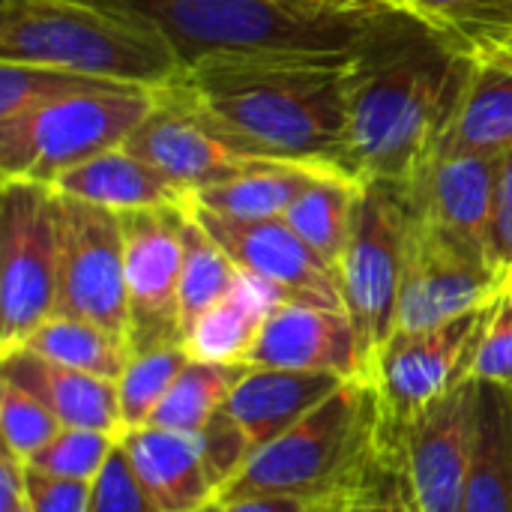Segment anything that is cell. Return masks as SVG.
Masks as SVG:
<instances>
[{
  "label": "cell",
  "instance_id": "cell-1",
  "mask_svg": "<svg viewBox=\"0 0 512 512\" xmlns=\"http://www.w3.org/2000/svg\"><path fill=\"white\" fill-rule=\"evenodd\" d=\"M360 54L216 57L189 66L183 84L252 156L348 177L351 75Z\"/></svg>",
  "mask_w": 512,
  "mask_h": 512
},
{
  "label": "cell",
  "instance_id": "cell-2",
  "mask_svg": "<svg viewBox=\"0 0 512 512\" xmlns=\"http://www.w3.org/2000/svg\"><path fill=\"white\" fill-rule=\"evenodd\" d=\"M471 57L426 21L375 42L354 63L345 171L405 183L453 120Z\"/></svg>",
  "mask_w": 512,
  "mask_h": 512
},
{
  "label": "cell",
  "instance_id": "cell-3",
  "mask_svg": "<svg viewBox=\"0 0 512 512\" xmlns=\"http://www.w3.org/2000/svg\"><path fill=\"white\" fill-rule=\"evenodd\" d=\"M159 30L183 66L216 57L348 54L411 27L387 0H84Z\"/></svg>",
  "mask_w": 512,
  "mask_h": 512
},
{
  "label": "cell",
  "instance_id": "cell-4",
  "mask_svg": "<svg viewBox=\"0 0 512 512\" xmlns=\"http://www.w3.org/2000/svg\"><path fill=\"white\" fill-rule=\"evenodd\" d=\"M0 60L162 90L186 75L171 42L84 0H0Z\"/></svg>",
  "mask_w": 512,
  "mask_h": 512
},
{
  "label": "cell",
  "instance_id": "cell-5",
  "mask_svg": "<svg viewBox=\"0 0 512 512\" xmlns=\"http://www.w3.org/2000/svg\"><path fill=\"white\" fill-rule=\"evenodd\" d=\"M378 426L375 390L363 381H345L300 423L261 447L216 498L222 504L243 498L333 501L360 468Z\"/></svg>",
  "mask_w": 512,
  "mask_h": 512
},
{
  "label": "cell",
  "instance_id": "cell-6",
  "mask_svg": "<svg viewBox=\"0 0 512 512\" xmlns=\"http://www.w3.org/2000/svg\"><path fill=\"white\" fill-rule=\"evenodd\" d=\"M156 90L75 93L30 114L0 117L3 180L54 183L60 174L117 150L153 111Z\"/></svg>",
  "mask_w": 512,
  "mask_h": 512
},
{
  "label": "cell",
  "instance_id": "cell-7",
  "mask_svg": "<svg viewBox=\"0 0 512 512\" xmlns=\"http://www.w3.org/2000/svg\"><path fill=\"white\" fill-rule=\"evenodd\" d=\"M411 219L414 213L402 183L369 180L360 186L351 234L336 264V276L345 315L360 339L363 384H369L381 351L396 333Z\"/></svg>",
  "mask_w": 512,
  "mask_h": 512
},
{
  "label": "cell",
  "instance_id": "cell-8",
  "mask_svg": "<svg viewBox=\"0 0 512 512\" xmlns=\"http://www.w3.org/2000/svg\"><path fill=\"white\" fill-rule=\"evenodd\" d=\"M60 228L57 192L36 180L0 186V354L24 339L57 309Z\"/></svg>",
  "mask_w": 512,
  "mask_h": 512
},
{
  "label": "cell",
  "instance_id": "cell-9",
  "mask_svg": "<svg viewBox=\"0 0 512 512\" xmlns=\"http://www.w3.org/2000/svg\"><path fill=\"white\" fill-rule=\"evenodd\" d=\"M57 228L60 267L54 315L90 321L126 345L129 297L120 213L57 192Z\"/></svg>",
  "mask_w": 512,
  "mask_h": 512
},
{
  "label": "cell",
  "instance_id": "cell-10",
  "mask_svg": "<svg viewBox=\"0 0 512 512\" xmlns=\"http://www.w3.org/2000/svg\"><path fill=\"white\" fill-rule=\"evenodd\" d=\"M495 300L429 330L393 333L369 378L384 423L399 429L414 414L471 381V363Z\"/></svg>",
  "mask_w": 512,
  "mask_h": 512
},
{
  "label": "cell",
  "instance_id": "cell-11",
  "mask_svg": "<svg viewBox=\"0 0 512 512\" xmlns=\"http://www.w3.org/2000/svg\"><path fill=\"white\" fill-rule=\"evenodd\" d=\"M498 294L501 273L483 249L426 219H411L396 333L438 327L492 303Z\"/></svg>",
  "mask_w": 512,
  "mask_h": 512
},
{
  "label": "cell",
  "instance_id": "cell-12",
  "mask_svg": "<svg viewBox=\"0 0 512 512\" xmlns=\"http://www.w3.org/2000/svg\"><path fill=\"white\" fill-rule=\"evenodd\" d=\"M189 207H147L120 213L126 240L129 357L183 345L180 273Z\"/></svg>",
  "mask_w": 512,
  "mask_h": 512
},
{
  "label": "cell",
  "instance_id": "cell-13",
  "mask_svg": "<svg viewBox=\"0 0 512 512\" xmlns=\"http://www.w3.org/2000/svg\"><path fill=\"white\" fill-rule=\"evenodd\" d=\"M132 156L159 168L165 177L198 192L204 186L231 180L261 162L252 156L183 84L156 90L153 111L123 144ZM279 162V159H276Z\"/></svg>",
  "mask_w": 512,
  "mask_h": 512
},
{
  "label": "cell",
  "instance_id": "cell-14",
  "mask_svg": "<svg viewBox=\"0 0 512 512\" xmlns=\"http://www.w3.org/2000/svg\"><path fill=\"white\" fill-rule=\"evenodd\" d=\"M192 213L201 228L228 252V258L249 276L264 279L282 291L291 303H309L324 309H342L339 276L291 225L279 219H231L210 213L192 201Z\"/></svg>",
  "mask_w": 512,
  "mask_h": 512
},
{
  "label": "cell",
  "instance_id": "cell-15",
  "mask_svg": "<svg viewBox=\"0 0 512 512\" xmlns=\"http://www.w3.org/2000/svg\"><path fill=\"white\" fill-rule=\"evenodd\" d=\"M399 432L417 512H462L474 453V381L414 414Z\"/></svg>",
  "mask_w": 512,
  "mask_h": 512
},
{
  "label": "cell",
  "instance_id": "cell-16",
  "mask_svg": "<svg viewBox=\"0 0 512 512\" xmlns=\"http://www.w3.org/2000/svg\"><path fill=\"white\" fill-rule=\"evenodd\" d=\"M246 366L324 372L345 381H363V354L351 318L342 309L309 303H282L249 348Z\"/></svg>",
  "mask_w": 512,
  "mask_h": 512
},
{
  "label": "cell",
  "instance_id": "cell-17",
  "mask_svg": "<svg viewBox=\"0 0 512 512\" xmlns=\"http://www.w3.org/2000/svg\"><path fill=\"white\" fill-rule=\"evenodd\" d=\"M498 162L471 153H429L402 183L411 213L486 252Z\"/></svg>",
  "mask_w": 512,
  "mask_h": 512
},
{
  "label": "cell",
  "instance_id": "cell-18",
  "mask_svg": "<svg viewBox=\"0 0 512 512\" xmlns=\"http://www.w3.org/2000/svg\"><path fill=\"white\" fill-rule=\"evenodd\" d=\"M345 378L324 372H288V369H258L246 366L243 378L234 384L225 411L240 426L252 456L300 423L324 399H330ZM249 456V459H252Z\"/></svg>",
  "mask_w": 512,
  "mask_h": 512
},
{
  "label": "cell",
  "instance_id": "cell-19",
  "mask_svg": "<svg viewBox=\"0 0 512 512\" xmlns=\"http://www.w3.org/2000/svg\"><path fill=\"white\" fill-rule=\"evenodd\" d=\"M0 381H9L39 399L69 429L123 435L114 381L51 363L27 348L0 354Z\"/></svg>",
  "mask_w": 512,
  "mask_h": 512
},
{
  "label": "cell",
  "instance_id": "cell-20",
  "mask_svg": "<svg viewBox=\"0 0 512 512\" xmlns=\"http://www.w3.org/2000/svg\"><path fill=\"white\" fill-rule=\"evenodd\" d=\"M120 447L138 483L162 512H198L216 498V483L195 435L141 426L123 432Z\"/></svg>",
  "mask_w": 512,
  "mask_h": 512
},
{
  "label": "cell",
  "instance_id": "cell-21",
  "mask_svg": "<svg viewBox=\"0 0 512 512\" xmlns=\"http://www.w3.org/2000/svg\"><path fill=\"white\" fill-rule=\"evenodd\" d=\"M51 189L87 204L108 207L114 213L147 210V207H189L195 201L192 189L165 177L159 168L147 165L144 159L132 156L123 147L108 150L60 174L51 183Z\"/></svg>",
  "mask_w": 512,
  "mask_h": 512
},
{
  "label": "cell",
  "instance_id": "cell-22",
  "mask_svg": "<svg viewBox=\"0 0 512 512\" xmlns=\"http://www.w3.org/2000/svg\"><path fill=\"white\" fill-rule=\"evenodd\" d=\"M438 153H471L501 159L512 150V72L471 60V72ZM432 150V153H435Z\"/></svg>",
  "mask_w": 512,
  "mask_h": 512
},
{
  "label": "cell",
  "instance_id": "cell-23",
  "mask_svg": "<svg viewBox=\"0 0 512 512\" xmlns=\"http://www.w3.org/2000/svg\"><path fill=\"white\" fill-rule=\"evenodd\" d=\"M291 303L282 291L240 270L237 285L219 300L210 312H204L183 339V348L192 360L204 363H243L249 348L255 345L264 321L282 306Z\"/></svg>",
  "mask_w": 512,
  "mask_h": 512
},
{
  "label": "cell",
  "instance_id": "cell-24",
  "mask_svg": "<svg viewBox=\"0 0 512 512\" xmlns=\"http://www.w3.org/2000/svg\"><path fill=\"white\" fill-rule=\"evenodd\" d=\"M462 512H512V390L474 381V453Z\"/></svg>",
  "mask_w": 512,
  "mask_h": 512
},
{
  "label": "cell",
  "instance_id": "cell-25",
  "mask_svg": "<svg viewBox=\"0 0 512 512\" xmlns=\"http://www.w3.org/2000/svg\"><path fill=\"white\" fill-rule=\"evenodd\" d=\"M327 174H339V171L270 159L231 180L198 189L195 204L231 219H279L318 177Z\"/></svg>",
  "mask_w": 512,
  "mask_h": 512
},
{
  "label": "cell",
  "instance_id": "cell-26",
  "mask_svg": "<svg viewBox=\"0 0 512 512\" xmlns=\"http://www.w3.org/2000/svg\"><path fill=\"white\" fill-rule=\"evenodd\" d=\"M21 348L33 351L51 363L69 366V369L114 381V384L120 381V375L126 372V363H129V348L120 339H114L111 333H105L102 327H96L90 321L69 318V315L45 318L24 339Z\"/></svg>",
  "mask_w": 512,
  "mask_h": 512
},
{
  "label": "cell",
  "instance_id": "cell-27",
  "mask_svg": "<svg viewBox=\"0 0 512 512\" xmlns=\"http://www.w3.org/2000/svg\"><path fill=\"white\" fill-rule=\"evenodd\" d=\"M246 363H204L189 360L168 396L159 402L147 426L198 435L210 426V420L225 408L234 384L243 378Z\"/></svg>",
  "mask_w": 512,
  "mask_h": 512
},
{
  "label": "cell",
  "instance_id": "cell-28",
  "mask_svg": "<svg viewBox=\"0 0 512 512\" xmlns=\"http://www.w3.org/2000/svg\"><path fill=\"white\" fill-rule=\"evenodd\" d=\"M360 186L363 183H357L345 174L318 177L285 213L288 225L333 267L339 264V258L345 252Z\"/></svg>",
  "mask_w": 512,
  "mask_h": 512
},
{
  "label": "cell",
  "instance_id": "cell-29",
  "mask_svg": "<svg viewBox=\"0 0 512 512\" xmlns=\"http://www.w3.org/2000/svg\"><path fill=\"white\" fill-rule=\"evenodd\" d=\"M240 267L228 258V252L201 228L192 207L183 225V273H180V321L183 339L192 324L210 312L228 291L237 285Z\"/></svg>",
  "mask_w": 512,
  "mask_h": 512
},
{
  "label": "cell",
  "instance_id": "cell-30",
  "mask_svg": "<svg viewBox=\"0 0 512 512\" xmlns=\"http://www.w3.org/2000/svg\"><path fill=\"white\" fill-rule=\"evenodd\" d=\"M129 84L90 78L78 72H63L51 66L36 63H12L0 60V117L30 114L45 105H54L75 93H93V90H123Z\"/></svg>",
  "mask_w": 512,
  "mask_h": 512
},
{
  "label": "cell",
  "instance_id": "cell-31",
  "mask_svg": "<svg viewBox=\"0 0 512 512\" xmlns=\"http://www.w3.org/2000/svg\"><path fill=\"white\" fill-rule=\"evenodd\" d=\"M189 360H192V354L183 345L156 348V351L129 357L126 372L117 381L123 432L141 429L150 423L153 411L168 396V390L174 387V381L180 378V372L186 369Z\"/></svg>",
  "mask_w": 512,
  "mask_h": 512
},
{
  "label": "cell",
  "instance_id": "cell-32",
  "mask_svg": "<svg viewBox=\"0 0 512 512\" xmlns=\"http://www.w3.org/2000/svg\"><path fill=\"white\" fill-rule=\"evenodd\" d=\"M117 435L108 432H93V429H69L63 426L57 432V438L51 444H45L30 462L27 468L51 474V477H66V480H81V483H93L108 456L117 447Z\"/></svg>",
  "mask_w": 512,
  "mask_h": 512
},
{
  "label": "cell",
  "instance_id": "cell-33",
  "mask_svg": "<svg viewBox=\"0 0 512 512\" xmlns=\"http://www.w3.org/2000/svg\"><path fill=\"white\" fill-rule=\"evenodd\" d=\"M63 423L21 387L0 381V432L3 450L30 462L45 444L57 438Z\"/></svg>",
  "mask_w": 512,
  "mask_h": 512
},
{
  "label": "cell",
  "instance_id": "cell-34",
  "mask_svg": "<svg viewBox=\"0 0 512 512\" xmlns=\"http://www.w3.org/2000/svg\"><path fill=\"white\" fill-rule=\"evenodd\" d=\"M87 512H162L138 483L120 441L114 453L108 456L102 474L93 480V495H90Z\"/></svg>",
  "mask_w": 512,
  "mask_h": 512
},
{
  "label": "cell",
  "instance_id": "cell-35",
  "mask_svg": "<svg viewBox=\"0 0 512 512\" xmlns=\"http://www.w3.org/2000/svg\"><path fill=\"white\" fill-rule=\"evenodd\" d=\"M471 381L512 390V297L507 294H498L495 300L492 318L471 363Z\"/></svg>",
  "mask_w": 512,
  "mask_h": 512
},
{
  "label": "cell",
  "instance_id": "cell-36",
  "mask_svg": "<svg viewBox=\"0 0 512 512\" xmlns=\"http://www.w3.org/2000/svg\"><path fill=\"white\" fill-rule=\"evenodd\" d=\"M195 441L201 447V456L207 462V471H210V477L216 483V495H219L243 471L252 450H249L240 426L228 417L225 408L210 420V426L204 432L195 435Z\"/></svg>",
  "mask_w": 512,
  "mask_h": 512
},
{
  "label": "cell",
  "instance_id": "cell-37",
  "mask_svg": "<svg viewBox=\"0 0 512 512\" xmlns=\"http://www.w3.org/2000/svg\"><path fill=\"white\" fill-rule=\"evenodd\" d=\"M393 6L411 12L441 33L512 15V0H393Z\"/></svg>",
  "mask_w": 512,
  "mask_h": 512
},
{
  "label": "cell",
  "instance_id": "cell-38",
  "mask_svg": "<svg viewBox=\"0 0 512 512\" xmlns=\"http://www.w3.org/2000/svg\"><path fill=\"white\" fill-rule=\"evenodd\" d=\"M93 483L51 477L27 468V510L30 512H87Z\"/></svg>",
  "mask_w": 512,
  "mask_h": 512
},
{
  "label": "cell",
  "instance_id": "cell-39",
  "mask_svg": "<svg viewBox=\"0 0 512 512\" xmlns=\"http://www.w3.org/2000/svg\"><path fill=\"white\" fill-rule=\"evenodd\" d=\"M486 252H489V261L498 273L512 264V150L507 156H501V162H498Z\"/></svg>",
  "mask_w": 512,
  "mask_h": 512
},
{
  "label": "cell",
  "instance_id": "cell-40",
  "mask_svg": "<svg viewBox=\"0 0 512 512\" xmlns=\"http://www.w3.org/2000/svg\"><path fill=\"white\" fill-rule=\"evenodd\" d=\"M27 504V462L3 450L0 456V512H18Z\"/></svg>",
  "mask_w": 512,
  "mask_h": 512
},
{
  "label": "cell",
  "instance_id": "cell-41",
  "mask_svg": "<svg viewBox=\"0 0 512 512\" xmlns=\"http://www.w3.org/2000/svg\"><path fill=\"white\" fill-rule=\"evenodd\" d=\"M333 501H303V498H243L225 504V512H330Z\"/></svg>",
  "mask_w": 512,
  "mask_h": 512
},
{
  "label": "cell",
  "instance_id": "cell-42",
  "mask_svg": "<svg viewBox=\"0 0 512 512\" xmlns=\"http://www.w3.org/2000/svg\"><path fill=\"white\" fill-rule=\"evenodd\" d=\"M501 294L512 297V264H510V267H504V270H501Z\"/></svg>",
  "mask_w": 512,
  "mask_h": 512
},
{
  "label": "cell",
  "instance_id": "cell-43",
  "mask_svg": "<svg viewBox=\"0 0 512 512\" xmlns=\"http://www.w3.org/2000/svg\"><path fill=\"white\" fill-rule=\"evenodd\" d=\"M198 512H225V504H222L219 498H213L210 504H204V507H201Z\"/></svg>",
  "mask_w": 512,
  "mask_h": 512
},
{
  "label": "cell",
  "instance_id": "cell-44",
  "mask_svg": "<svg viewBox=\"0 0 512 512\" xmlns=\"http://www.w3.org/2000/svg\"><path fill=\"white\" fill-rule=\"evenodd\" d=\"M18 512H30V510H27V504H24V507H21V510H18Z\"/></svg>",
  "mask_w": 512,
  "mask_h": 512
},
{
  "label": "cell",
  "instance_id": "cell-45",
  "mask_svg": "<svg viewBox=\"0 0 512 512\" xmlns=\"http://www.w3.org/2000/svg\"><path fill=\"white\" fill-rule=\"evenodd\" d=\"M387 3H393V0H387Z\"/></svg>",
  "mask_w": 512,
  "mask_h": 512
}]
</instances>
